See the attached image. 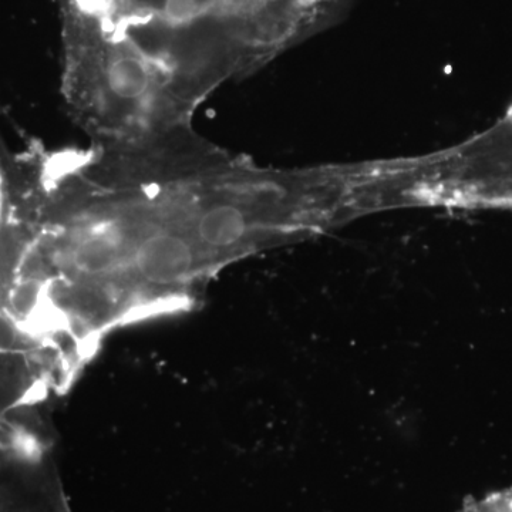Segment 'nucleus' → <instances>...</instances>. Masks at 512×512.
<instances>
[{
	"mask_svg": "<svg viewBox=\"0 0 512 512\" xmlns=\"http://www.w3.org/2000/svg\"><path fill=\"white\" fill-rule=\"evenodd\" d=\"M43 285L36 279H28V281L20 282L13 289L10 296V305L13 311L23 318L33 315L42 303Z\"/></svg>",
	"mask_w": 512,
	"mask_h": 512,
	"instance_id": "obj_4",
	"label": "nucleus"
},
{
	"mask_svg": "<svg viewBox=\"0 0 512 512\" xmlns=\"http://www.w3.org/2000/svg\"><path fill=\"white\" fill-rule=\"evenodd\" d=\"M136 241V227L130 220L94 222L73 238L69 265L87 278L114 274L128 265Z\"/></svg>",
	"mask_w": 512,
	"mask_h": 512,
	"instance_id": "obj_1",
	"label": "nucleus"
},
{
	"mask_svg": "<svg viewBox=\"0 0 512 512\" xmlns=\"http://www.w3.org/2000/svg\"><path fill=\"white\" fill-rule=\"evenodd\" d=\"M256 2L264 6V8H272V6L282 5L286 0H256Z\"/></svg>",
	"mask_w": 512,
	"mask_h": 512,
	"instance_id": "obj_7",
	"label": "nucleus"
},
{
	"mask_svg": "<svg viewBox=\"0 0 512 512\" xmlns=\"http://www.w3.org/2000/svg\"><path fill=\"white\" fill-rule=\"evenodd\" d=\"M202 0H164L161 6V18L170 26L190 25L204 13Z\"/></svg>",
	"mask_w": 512,
	"mask_h": 512,
	"instance_id": "obj_3",
	"label": "nucleus"
},
{
	"mask_svg": "<svg viewBox=\"0 0 512 512\" xmlns=\"http://www.w3.org/2000/svg\"><path fill=\"white\" fill-rule=\"evenodd\" d=\"M198 254L187 237L174 229L138 234L128 265L151 285L180 284L197 266Z\"/></svg>",
	"mask_w": 512,
	"mask_h": 512,
	"instance_id": "obj_2",
	"label": "nucleus"
},
{
	"mask_svg": "<svg viewBox=\"0 0 512 512\" xmlns=\"http://www.w3.org/2000/svg\"><path fill=\"white\" fill-rule=\"evenodd\" d=\"M460 512H512V488L470 498Z\"/></svg>",
	"mask_w": 512,
	"mask_h": 512,
	"instance_id": "obj_5",
	"label": "nucleus"
},
{
	"mask_svg": "<svg viewBox=\"0 0 512 512\" xmlns=\"http://www.w3.org/2000/svg\"><path fill=\"white\" fill-rule=\"evenodd\" d=\"M18 326L12 319L0 313V350H9L18 343Z\"/></svg>",
	"mask_w": 512,
	"mask_h": 512,
	"instance_id": "obj_6",
	"label": "nucleus"
}]
</instances>
